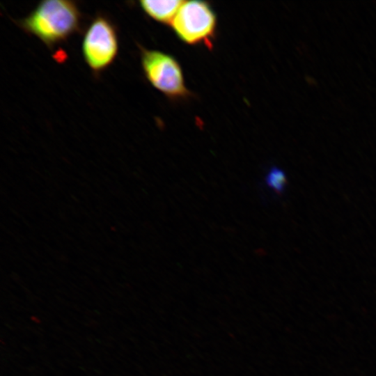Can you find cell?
Wrapping results in <instances>:
<instances>
[{
    "mask_svg": "<svg viewBox=\"0 0 376 376\" xmlns=\"http://www.w3.org/2000/svg\"><path fill=\"white\" fill-rule=\"evenodd\" d=\"M81 19V13L74 1L46 0L40 2L17 24L24 32L53 48L78 32Z\"/></svg>",
    "mask_w": 376,
    "mask_h": 376,
    "instance_id": "cell-1",
    "label": "cell"
},
{
    "mask_svg": "<svg viewBox=\"0 0 376 376\" xmlns=\"http://www.w3.org/2000/svg\"><path fill=\"white\" fill-rule=\"evenodd\" d=\"M178 38L191 45L212 47L217 17L211 6L203 1H184L171 24Z\"/></svg>",
    "mask_w": 376,
    "mask_h": 376,
    "instance_id": "cell-2",
    "label": "cell"
},
{
    "mask_svg": "<svg viewBox=\"0 0 376 376\" xmlns=\"http://www.w3.org/2000/svg\"><path fill=\"white\" fill-rule=\"evenodd\" d=\"M141 63L146 78L164 95L171 99L189 96L182 70L173 56L141 47Z\"/></svg>",
    "mask_w": 376,
    "mask_h": 376,
    "instance_id": "cell-3",
    "label": "cell"
},
{
    "mask_svg": "<svg viewBox=\"0 0 376 376\" xmlns=\"http://www.w3.org/2000/svg\"><path fill=\"white\" fill-rule=\"evenodd\" d=\"M81 47L84 61L93 72L106 70L118 53V37L113 22L102 15L96 16L84 33Z\"/></svg>",
    "mask_w": 376,
    "mask_h": 376,
    "instance_id": "cell-4",
    "label": "cell"
},
{
    "mask_svg": "<svg viewBox=\"0 0 376 376\" xmlns=\"http://www.w3.org/2000/svg\"><path fill=\"white\" fill-rule=\"evenodd\" d=\"M184 1L143 0L140 7L150 17L162 24H171Z\"/></svg>",
    "mask_w": 376,
    "mask_h": 376,
    "instance_id": "cell-5",
    "label": "cell"
},
{
    "mask_svg": "<svg viewBox=\"0 0 376 376\" xmlns=\"http://www.w3.org/2000/svg\"><path fill=\"white\" fill-rule=\"evenodd\" d=\"M267 185L277 194L283 192L287 182L286 175L281 169L273 166L265 177Z\"/></svg>",
    "mask_w": 376,
    "mask_h": 376,
    "instance_id": "cell-6",
    "label": "cell"
}]
</instances>
